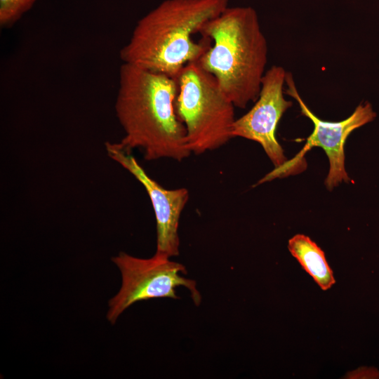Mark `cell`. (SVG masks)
Returning <instances> with one entry per match:
<instances>
[{"label":"cell","instance_id":"1","mask_svg":"<svg viewBox=\"0 0 379 379\" xmlns=\"http://www.w3.org/2000/svg\"><path fill=\"white\" fill-rule=\"evenodd\" d=\"M177 93L176 79L123 62L115 102L125 133L119 147L130 153L139 149L148 161L190 157L185 127L175 110Z\"/></svg>","mask_w":379,"mask_h":379},{"label":"cell","instance_id":"2","mask_svg":"<svg viewBox=\"0 0 379 379\" xmlns=\"http://www.w3.org/2000/svg\"><path fill=\"white\" fill-rule=\"evenodd\" d=\"M228 6V0H164L138 21L120 58L176 79L211 45L208 37L195 41L192 36Z\"/></svg>","mask_w":379,"mask_h":379},{"label":"cell","instance_id":"3","mask_svg":"<svg viewBox=\"0 0 379 379\" xmlns=\"http://www.w3.org/2000/svg\"><path fill=\"white\" fill-rule=\"evenodd\" d=\"M199 33L213 45L197 60L212 74L235 107L258 99L267 62V43L250 6L226 8Z\"/></svg>","mask_w":379,"mask_h":379},{"label":"cell","instance_id":"4","mask_svg":"<svg viewBox=\"0 0 379 379\" xmlns=\"http://www.w3.org/2000/svg\"><path fill=\"white\" fill-rule=\"evenodd\" d=\"M176 80L175 110L185 127L191 153L216 149L233 138L235 107L215 77L195 61L187 64Z\"/></svg>","mask_w":379,"mask_h":379},{"label":"cell","instance_id":"5","mask_svg":"<svg viewBox=\"0 0 379 379\" xmlns=\"http://www.w3.org/2000/svg\"><path fill=\"white\" fill-rule=\"evenodd\" d=\"M112 261L121 276L120 289L108 303L106 317L112 324L136 302L159 298L178 299L175 288L179 286L190 291L196 305L201 302L196 281L182 277L187 272L185 267L169 258L155 253L150 258H140L120 252Z\"/></svg>","mask_w":379,"mask_h":379},{"label":"cell","instance_id":"6","mask_svg":"<svg viewBox=\"0 0 379 379\" xmlns=\"http://www.w3.org/2000/svg\"><path fill=\"white\" fill-rule=\"evenodd\" d=\"M286 71L273 65L265 72L259 96L253 107L236 119L232 128V138L241 137L258 142L275 166L259 182L286 175L288 161L276 138V130L284 113L292 102L284 96Z\"/></svg>","mask_w":379,"mask_h":379},{"label":"cell","instance_id":"7","mask_svg":"<svg viewBox=\"0 0 379 379\" xmlns=\"http://www.w3.org/2000/svg\"><path fill=\"white\" fill-rule=\"evenodd\" d=\"M285 84L288 87L285 93L298 102L302 114L309 118L314 124V130L307 138L302 151L291 161H288V171L295 172L298 164L302 163L305 153L313 147H319L324 150L329 161V171L325 180L327 189L331 190L342 182H350V178L345 168V142L353 131L375 118L376 114L371 105L367 102L361 103L344 120L324 121L318 118L302 100L290 72H286Z\"/></svg>","mask_w":379,"mask_h":379},{"label":"cell","instance_id":"8","mask_svg":"<svg viewBox=\"0 0 379 379\" xmlns=\"http://www.w3.org/2000/svg\"><path fill=\"white\" fill-rule=\"evenodd\" d=\"M108 156L131 173L145 189L154 209L157 223V254L171 258L179 254L178 226L188 199L186 188L167 190L149 177L130 152L117 142H106Z\"/></svg>","mask_w":379,"mask_h":379},{"label":"cell","instance_id":"9","mask_svg":"<svg viewBox=\"0 0 379 379\" xmlns=\"http://www.w3.org/2000/svg\"><path fill=\"white\" fill-rule=\"evenodd\" d=\"M288 248L291 255L323 291L329 289L335 283L324 252L310 237L296 234L289 239Z\"/></svg>","mask_w":379,"mask_h":379},{"label":"cell","instance_id":"10","mask_svg":"<svg viewBox=\"0 0 379 379\" xmlns=\"http://www.w3.org/2000/svg\"><path fill=\"white\" fill-rule=\"evenodd\" d=\"M37 0H0V26L14 25Z\"/></svg>","mask_w":379,"mask_h":379}]
</instances>
